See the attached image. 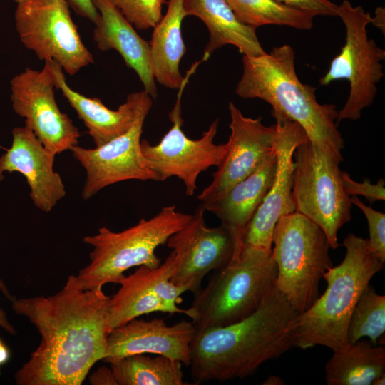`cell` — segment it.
<instances>
[{"instance_id":"obj_1","label":"cell","mask_w":385,"mask_h":385,"mask_svg":"<svg viewBox=\"0 0 385 385\" xmlns=\"http://www.w3.org/2000/svg\"><path fill=\"white\" fill-rule=\"evenodd\" d=\"M110 297L102 288L85 289L70 275L53 295L12 300V309L26 317L41 335L38 347L16 371L19 385H80L103 360L111 331Z\"/></svg>"},{"instance_id":"obj_2","label":"cell","mask_w":385,"mask_h":385,"mask_svg":"<svg viewBox=\"0 0 385 385\" xmlns=\"http://www.w3.org/2000/svg\"><path fill=\"white\" fill-rule=\"evenodd\" d=\"M298 315L274 282L252 314L225 327L197 332L190 364L195 384L243 379L279 357L294 347Z\"/></svg>"},{"instance_id":"obj_3","label":"cell","mask_w":385,"mask_h":385,"mask_svg":"<svg viewBox=\"0 0 385 385\" xmlns=\"http://www.w3.org/2000/svg\"><path fill=\"white\" fill-rule=\"evenodd\" d=\"M294 60L289 45L258 56H243V72L235 93L242 98L268 103L273 117L296 122L312 144L342 162L344 143L337 128L339 111L334 104L318 103L316 88L299 79Z\"/></svg>"},{"instance_id":"obj_4","label":"cell","mask_w":385,"mask_h":385,"mask_svg":"<svg viewBox=\"0 0 385 385\" xmlns=\"http://www.w3.org/2000/svg\"><path fill=\"white\" fill-rule=\"evenodd\" d=\"M342 245L346 248L343 261L323 275L327 289L296 319L294 347L306 349L321 345L334 352L349 345L346 332L355 304L384 262L373 254L368 239L350 233Z\"/></svg>"},{"instance_id":"obj_5","label":"cell","mask_w":385,"mask_h":385,"mask_svg":"<svg viewBox=\"0 0 385 385\" xmlns=\"http://www.w3.org/2000/svg\"><path fill=\"white\" fill-rule=\"evenodd\" d=\"M276 275L272 250L237 245L230 262L194 294L188 317L197 332L239 322L259 307Z\"/></svg>"},{"instance_id":"obj_6","label":"cell","mask_w":385,"mask_h":385,"mask_svg":"<svg viewBox=\"0 0 385 385\" xmlns=\"http://www.w3.org/2000/svg\"><path fill=\"white\" fill-rule=\"evenodd\" d=\"M192 215L178 211L175 205H168L151 218H142L123 231L102 227L96 235L84 237L83 242L93 250L90 263L76 276L80 284L85 289L102 288L107 283H118L131 267H158L161 261L155 255L156 248L166 244Z\"/></svg>"},{"instance_id":"obj_7","label":"cell","mask_w":385,"mask_h":385,"mask_svg":"<svg viewBox=\"0 0 385 385\" xmlns=\"http://www.w3.org/2000/svg\"><path fill=\"white\" fill-rule=\"evenodd\" d=\"M272 242L275 285L300 314L319 297V282L332 267L329 240L319 226L294 211L277 221Z\"/></svg>"},{"instance_id":"obj_8","label":"cell","mask_w":385,"mask_h":385,"mask_svg":"<svg viewBox=\"0 0 385 385\" xmlns=\"http://www.w3.org/2000/svg\"><path fill=\"white\" fill-rule=\"evenodd\" d=\"M293 156L296 211L319 226L331 248L337 249L338 231L351 220L352 206L342 185V161L309 140L297 147Z\"/></svg>"},{"instance_id":"obj_9","label":"cell","mask_w":385,"mask_h":385,"mask_svg":"<svg viewBox=\"0 0 385 385\" xmlns=\"http://www.w3.org/2000/svg\"><path fill=\"white\" fill-rule=\"evenodd\" d=\"M346 28L345 43L332 61L327 72L319 79L321 86L345 79L350 86L348 98L338 112L337 123L342 120H358L364 108L369 107L377 93V83L383 78L385 51L369 38L367 26L371 16L361 6H354L343 0L337 7Z\"/></svg>"},{"instance_id":"obj_10","label":"cell","mask_w":385,"mask_h":385,"mask_svg":"<svg viewBox=\"0 0 385 385\" xmlns=\"http://www.w3.org/2000/svg\"><path fill=\"white\" fill-rule=\"evenodd\" d=\"M66 0H20L14 17L20 41L41 61L56 62L68 75L94 63Z\"/></svg>"},{"instance_id":"obj_11","label":"cell","mask_w":385,"mask_h":385,"mask_svg":"<svg viewBox=\"0 0 385 385\" xmlns=\"http://www.w3.org/2000/svg\"><path fill=\"white\" fill-rule=\"evenodd\" d=\"M197 66L196 63L191 66L178 89L176 102L169 113L173 123L170 130L157 145H151L145 139L140 141L142 155L148 168L158 175V181L177 177L183 182L185 194L188 196L194 195L200 174L210 167H218L227 153L226 144L214 143L218 128L217 119L199 139L189 138L182 129V94Z\"/></svg>"},{"instance_id":"obj_12","label":"cell","mask_w":385,"mask_h":385,"mask_svg":"<svg viewBox=\"0 0 385 385\" xmlns=\"http://www.w3.org/2000/svg\"><path fill=\"white\" fill-rule=\"evenodd\" d=\"M53 76L47 62L41 70L26 68L11 81L14 112L25 119L31 130L55 155L78 145L81 134L69 116L59 109Z\"/></svg>"},{"instance_id":"obj_13","label":"cell","mask_w":385,"mask_h":385,"mask_svg":"<svg viewBox=\"0 0 385 385\" xmlns=\"http://www.w3.org/2000/svg\"><path fill=\"white\" fill-rule=\"evenodd\" d=\"M205 211L200 205L189 222L166 242L175 253L170 281L194 294L201 289L202 282L210 272L218 271L230 262L235 248L227 227L206 225Z\"/></svg>"},{"instance_id":"obj_14","label":"cell","mask_w":385,"mask_h":385,"mask_svg":"<svg viewBox=\"0 0 385 385\" xmlns=\"http://www.w3.org/2000/svg\"><path fill=\"white\" fill-rule=\"evenodd\" d=\"M276 120L274 148L277 167L272 185L256 210L242 236V244L270 251L276 223L284 215L296 211L292 195L297 147L308 140L302 128L296 122L283 118Z\"/></svg>"},{"instance_id":"obj_15","label":"cell","mask_w":385,"mask_h":385,"mask_svg":"<svg viewBox=\"0 0 385 385\" xmlns=\"http://www.w3.org/2000/svg\"><path fill=\"white\" fill-rule=\"evenodd\" d=\"M148 114L140 115L127 132L101 146L86 148L76 145L69 150L86 170L83 200H88L104 188L122 181H158L140 150L143 127Z\"/></svg>"},{"instance_id":"obj_16","label":"cell","mask_w":385,"mask_h":385,"mask_svg":"<svg viewBox=\"0 0 385 385\" xmlns=\"http://www.w3.org/2000/svg\"><path fill=\"white\" fill-rule=\"evenodd\" d=\"M175 262L171 251L165 261L156 267L144 265L118 282V291L108 301V323L111 329L123 325L141 315L161 312L183 314L188 310L178 307L185 290L170 281Z\"/></svg>"},{"instance_id":"obj_17","label":"cell","mask_w":385,"mask_h":385,"mask_svg":"<svg viewBox=\"0 0 385 385\" xmlns=\"http://www.w3.org/2000/svg\"><path fill=\"white\" fill-rule=\"evenodd\" d=\"M230 135L225 143L227 153L221 164L212 173V182L200 192L201 204L219 197L253 171L274 151L275 124L266 126L262 118L245 116L230 102Z\"/></svg>"},{"instance_id":"obj_18","label":"cell","mask_w":385,"mask_h":385,"mask_svg":"<svg viewBox=\"0 0 385 385\" xmlns=\"http://www.w3.org/2000/svg\"><path fill=\"white\" fill-rule=\"evenodd\" d=\"M196 333L192 322L182 320L168 325L160 318L147 321L135 318L110 332L102 361L110 364L130 355L154 354L190 366V347Z\"/></svg>"},{"instance_id":"obj_19","label":"cell","mask_w":385,"mask_h":385,"mask_svg":"<svg viewBox=\"0 0 385 385\" xmlns=\"http://www.w3.org/2000/svg\"><path fill=\"white\" fill-rule=\"evenodd\" d=\"M12 136L11 147L0 156V182L5 173H21L29 186L34 205L49 212L66 194L61 175L53 170L56 155L25 126L14 128Z\"/></svg>"},{"instance_id":"obj_20","label":"cell","mask_w":385,"mask_h":385,"mask_svg":"<svg viewBox=\"0 0 385 385\" xmlns=\"http://www.w3.org/2000/svg\"><path fill=\"white\" fill-rule=\"evenodd\" d=\"M45 62L50 66L56 88L62 92L83 122L96 147L127 132L140 115L148 113L152 108L153 98L143 90L128 94L117 110L109 109L101 99L86 97L72 89L66 82L63 70L56 62Z\"/></svg>"},{"instance_id":"obj_21","label":"cell","mask_w":385,"mask_h":385,"mask_svg":"<svg viewBox=\"0 0 385 385\" xmlns=\"http://www.w3.org/2000/svg\"><path fill=\"white\" fill-rule=\"evenodd\" d=\"M100 18L93 38L101 51L115 50L139 77L153 100L158 98L149 42L143 39L120 11L108 0H93Z\"/></svg>"},{"instance_id":"obj_22","label":"cell","mask_w":385,"mask_h":385,"mask_svg":"<svg viewBox=\"0 0 385 385\" xmlns=\"http://www.w3.org/2000/svg\"><path fill=\"white\" fill-rule=\"evenodd\" d=\"M276 167L277 157L274 151L255 171L222 195L201 204L205 211L215 215L221 225L229 230L235 245L242 243L247 226L272 185Z\"/></svg>"},{"instance_id":"obj_23","label":"cell","mask_w":385,"mask_h":385,"mask_svg":"<svg viewBox=\"0 0 385 385\" xmlns=\"http://www.w3.org/2000/svg\"><path fill=\"white\" fill-rule=\"evenodd\" d=\"M187 16L201 19L209 31V41L202 59L207 60L225 45H233L247 56L266 53L256 34V28L242 23L225 0H183Z\"/></svg>"},{"instance_id":"obj_24","label":"cell","mask_w":385,"mask_h":385,"mask_svg":"<svg viewBox=\"0 0 385 385\" xmlns=\"http://www.w3.org/2000/svg\"><path fill=\"white\" fill-rule=\"evenodd\" d=\"M165 14L153 27L149 42L155 81L171 89H179L184 77L180 61L186 53L182 36V23L187 16L183 0H169Z\"/></svg>"},{"instance_id":"obj_25","label":"cell","mask_w":385,"mask_h":385,"mask_svg":"<svg viewBox=\"0 0 385 385\" xmlns=\"http://www.w3.org/2000/svg\"><path fill=\"white\" fill-rule=\"evenodd\" d=\"M384 371V347L360 339L334 351L325 365V380L328 385H371Z\"/></svg>"},{"instance_id":"obj_26","label":"cell","mask_w":385,"mask_h":385,"mask_svg":"<svg viewBox=\"0 0 385 385\" xmlns=\"http://www.w3.org/2000/svg\"><path fill=\"white\" fill-rule=\"evenodd\" d=\"M117 385H184L183 364L158 355L133 354L109 364Z\"/></svg>"},{"instance_id":"obj_27","label":"cell","mask_w":385,"mask_h":385,"mask_svg":"<svg viewBox=\"0 0 385 385\" xmlns=\"http://www.w3.org/2000/svg\"><path fill=\"white\" fill-rule=\"evenodd\" d=\"M242 23L257 28L274 24L299 30L314 26V16L284 5L275 0H225Z\"/></svg>"},{"instance_id":"obj_28","label":"cell","mask_w":385,"mask_h":385,"mask_svg":"<svg viewBox=\"0 0 385 385\" xmlns=\"http://www.w3.org/2000/svg\"><path fill=\"white\" fill-rule=\"evenodd\" d=\"M384 334L385 296L377 294L369 284L361 294L350 317L347 342L351 344L367 337L375 345L384 344Z\"/></svg>"},{"instance_id":"obj_29","label":"cell","mask_w":385,"mask_h":385,"mask_svg":"<svg viewBox=\"0 0 385 385\" xmlns=\"http://www.w3.org/2000/svg\"><path fill=\"white\" fill-rule=\"evenodd\" d=\"M136 29L153 28L161 19L165 0H108Z\"/></svg>"},{"instance_id":"obj_30","label":"cell","mask_w":385,"mask_h":385,"mask_svg":"<svg viewBox=\"0 0 385 385\" xmlns=\"http://www.w3.org/2000/svg\"><path fill=\"white\" fill-rule=\"evenodd\" d=\"M351 203L365 215L368 226L369 245L373 254L382 262H385V215L366 205L357 196L351 197Z\"/></svg>"},{"instance_id":"obj_31","label":"cell","mask_w":385,"mask_h":385,"mask_svg":"<svg viewBox=\"0 0 385 385\" xmlns=\"http://www.w3.org/2000/svg\"><path fill=\"white\" fill-rule=\"evenodd\" d=\"M342 182L345 192L351 196H364L370 204L376 200H385V181L380 178L376 184H373L369 179L362 183L354 180L349 174L342 171Z\"/></svg>"},{"instance_id":"obj_32","label":"cell","mask_w":385,"mask_h":385,"mask_svg":"<svg viewBox=\"0 0 385 385\" xmlns=\"http://www.w3.org/2000/svg\"><path fill=\"white\" fill-rule=\"evenodd\" d=\"M287 6L316 16H337L338 5L329 0H275Z\"/></svg>"},{"instance_id":"obj_33","label":"cell","mask_w":385,"mask_h":385,"mask_svg":"<svg viewBox=\"0 0 385 385\" xmlns=\"http://www.w3.org/2000/svg\"><path fill=\"white\" fill-rule=\"evenodd\" d=\"M69 6L78 15L84 17L94 24L100 18V14L93 0H66Z\"/></svg>"},{"instance_id":"obj_34","label":"cell","mask_w":385,"mask_h":385,"mask_svg":"<svg viewBox=\"0 0 385 385\" xmlns=\"http://www.w3.org/2000/svg\"><path fill=\"white\" fill-rule=\"evenodd\" d=\"M89 381L93 385H117L111 367L98 369L90 376Z\"/></svg>"},{"instance_id":"obj_35","label":"cell","mask_w":385,"mask_h":385,"mask_svg":"<svg viewBox=\"0 0 385 385\" xmlns=\"http://www.w3.org/2000/svg\"><path fill=\"white\" fill-rule=\"evenodd\" d=\"M371 24L378 28L384 34H385V9L384 7H377L374 16H371Z\"/></svg>"},{"instance_id":"obj_36","label":"cell","mask_w":385,"mask_h":385,"mask_svg":"<svg viewBox=\"0 0 385 385\" xmlns=\"http://www.w3.org/2000/svg\"><path fill=\"white\" fill-rule=\"evenodd\" d=\"M0 327L11 334L16 333L13 325L9 322L5 312L0 307Z\"/></svg>"},{"instance_id":"obj_37","label":"cell","mask_w":385,"mask_h":385,"mask_svg":"<svg viewBox=\"0 0 385 385\" xmlns=\"http://www.w3.org/2000/svg\"><path fill=\"white\" fill-rule=\"evenodd\" d=\"M11 353L9 347L0 339V374L1 367L6 364L10 359Z\"/></svg>"},{"instance_id":"obj_38","label":"cell","mask_w":385,"mask_h":385,"mask_svg":"<svg viewBox=\"0 0 385 385\" xmlns=\"http://www.w3.org/2000/svg\"><path fill=\"white\" fill-rule=\"evenodd\" d=\"M263 385H282L284 384V381L277 376L271 375L262 383Z\"/></svg>"},{"instance_id":"obj_39","label":"cell","mask_w":385,"mask_h":385,"mask_svg":"<svg viewBox=\"0 0 385 385\" xmlns=\"http://www.w3.org/2000/svg\"><path fill=\"white\" fill-rule=\"evenodd\" d=\"M0 290L4 294V296L6 298H8L9 299H10L11 301L14 299V297H12L9 294V292L8 289L6 288L5 284L4 283V282L2 281V279L1 278H0Z\"/></svg>"},{"instance_id":"obj_40","label":"cell","mask_w":385,"mask_h":385,"mask_svg":"<svg viewBox=\"0 0 385 385\" xmlns=\"http://www.w3.org/2000/svg\"><path fill=\"white\" fill-rule=\"evenodd\" d=\"M385 374L376 377L371 383V385H384Z\"/></svg>"},{"instance_id":"obj_41","label":"cell","mask_w":385,"mask_h":385,"mask_svg":"<svg viewBox=\"0 0 385 385\" xmlns=\"http://www.w3.org/2000/svg\"><path fill=\"white\" fill-rule=\"evenodd\" d=\"M14 1L18 3L20 0H14Z\"/></svg>"}]
</instances>
